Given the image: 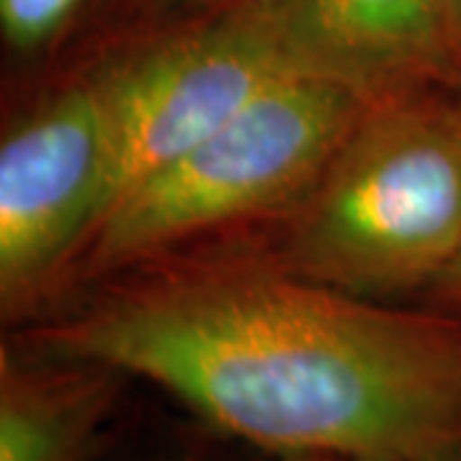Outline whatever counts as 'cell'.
I'll return each instance as SVG.
<instances>
[{
  "label": "cell",
  "instance_id": "cell-1",
  "mask_svg": "<svg viewBox=\"0 0 461 461\" xmlns=\"http://www.w3.org/2000/svg\"><path fill=\"white\" fill-rule=\"evenodd\" d=\"M44 359L165 387L287 454L430 461L461 451V318L384 308L285 269L177 272L33 333Z\"/></svg>",
  "mask_w": 461,
  "mask_h": 461
},
{
  "label": "cell",
  "instance_id": "cell-2",
  "mask_svg": "<svg viewBox=\"0 0 461 461\" xmlns=\"http://www.w3.org/2000/svg\"><path fill=\"white\" fill-rule=\"evenodd\" d=\"M305 198L290 272L369 300L430 290L461 247L459 113L366 105Z\"/></svg>",
  "mask_w": 461,
  "mask_h": 461
},
{
  "label": "cell",
  "instance_id": "cell-3",
  "mask_svg": "<svg viewBox=\"0 0 461 461\" xmlns=\"http://www.w3.org/2000/svg\"><path fill=\"white\" fill-rule=\"evenodd\" d=\"M366 105L323 80H272L218 131L115 203L90 236L93 262H136L211 226L308 195Z\"/></svg>",
  "mask_w": 461,
  "mask_h": 461
},
{
  "label": "cell",
  "instance_id": "cell-4",
  "mask_svg": "<svg viewBox=\"0 0 461 461\" xmlns=\"http://www.w3.org/2000/svg\"><path fill=\"white\" fill-rule=\"evenodd\" d=\"M282 75L290 72L229 8L98 75L111 139L108 211Z\"/></svg>",
  "mask_w": 461,
  "mask_h": 461
},
{
  "label": "cell",
  "instance_id": "cell-5",
  "mask_svg": "<svg viewBox=\"0 0 461 461\" xmlns=\"http://www.w3.org/2000/svg\"><path fill=\"white\" fill-rule=\"evenodd\" d=\"M111 139L100 80L69 87L0 147V295L21 303L100 226Z\"/></svg>",
  "mask_w": 461,
  "mask_h": 461
},
{
  "label": "cell",
  "instance_id": "cell-6",
  "mask_svg": "<svg viewBox=\"0 0 461 461\" xmlns=\"http://www.w3.org/2000/svg\"><path fill=\"white\" fill-rule=\"evenodd\" d=\"M229 11L285 72L369 105L405 95L459 54L446 0H236Z\"/></svg>",
  "mask_w": 461,
  "mask_h": 461
},
{
  "label": "cell",
  "instance_id": "cell-7",
  "mask_svg": "<svg viewBox=\"0 0 461 461\" xmlns=\"http://www.w3.org/2000/svg\"><path fill=\"white\" fill-rule=\"evenodd\" d=\"M0 362V461H83L111 408L118 372L85 362Z\"/></svg>",
  "mask_w": 461,
  "mask_h": 461
},
{
  "label": "cell",
  "instance_id": "cell-8",
  "mask_svg": "<svg viewBox=\"0 0 461 461\" xmlns=\"http://www.w3.org/2000/svg\"><path fill=\"white\" fill-rule=\"evenodd\" d=\"M83 0H0V29L11 47L32 51L65 26Z\"/></svg>",
  "mask_w": 461,
  "mask_h": 461
},
{
  "label": "cell",
  "instance_id": "cell-9",
  "mask_svg": "<svg viewBox=\"0 0 461 461\" xmlns=\"http://www.w3.org/2000/svg\"><path fill=\"white\" fill-rule=\"evenodd\" d=\"M430 295L438 305L461 311V247L456 251V257L438 275V280L430 285Z\"/></svg>",
  "mask_w": 461,
  "mask_h": 461
},
{
  "label": "cell",
  "instance_id": "cell-10",
  "mask_svg": "<svg viewBox=\"0 0 461 461\" xmlns=\"http://www.w3.org/2000/svg\"><path fill=\"white\" fill-rule=\"evenodd\" d=\"M446 11H448V23L456 39V47L461 51V0H446Z\"/></svg>",
  "mask_w": 461,
  "mask_h": 461
},
{
  "label": "cell",
  "instance_id": "cell-11",
  "mask_svg": "<svg viewBox=\"0 0 461 461\" xmlns=\"http://www.w3.org/2000/svg\"><path fill=\"white\" fill-rule=\"evenodd\" d=\"M282 461H348L339 459V456H323V454H287Z\"/></svg>",
  "mask_w": 461,
  "mask_h": 461
},
{
  "label": "cell",
  "instance_id": "cell-12",
  "mask_svg": "<svg viewBox=\"0 0 461 461\" xmlns=\"http://www.w3.org/2000/svg\"><path fill=\"white\" fill-rule=\"evenodd\" d=\"M430 461H461V451H454V454H446V456H438V459Z\"/></svg>",
  "mask_w": 461,
  "mask_h": 461
},
{
  "label": "cell",
  "instance_id": "cell-13",
  "mask_svg": "<svg viewBox=\"0 0 461 461\" xmlns=\"http://www.w3.org/2000/svg\"><path fill=\"white\" fill-rule=\"evenodd\" d=\"M454 111H456L461 118V90H459V98H456V103H454Z\"/></svg>",
  "mask_w": 461,
  "mask_h": 461
},
{
  "label": "cell",
  "instance_id": "cell-14",
  "mask_svg": "<svg viewBox=\"0 0 461 461\" xmlns=\"http://www.w3.org/2000/svg\"><path fill=\"white\" fill-rule=\"evenodd\" d=\"M195 3H198V0H195Z\"/></svg>",
  "mask_w": 461,
  "mask_h": 461
}]
</instances>
